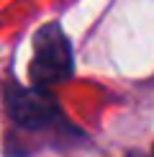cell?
I'll list each match as a JSON object with an SVG mask.
<instances>
[{"instance_id":"cell-1","label":"cell","mask_w":154,"mask_h":157,"mask_svg":"<svg viewBox=\"0 0 154 157\" xmlns=\"http://www.w3.org/2000/svg\"><path fill=\"white\" fill-rule=\"evenodd\" d=\"M72 44L59 23H46L34 36V59H31V77L38 88H54L72 75Z\"/></svg>"},{"instance_id":"cell-2","label":"cell","mask_w":154,"mask_h":157,"mask_svg":"<svg viewBox=\"0 0 154 157\" xmlns=\"http://www.w3.org/2000/svg\"><path fill=\"white\" fill-rule=\"evenodd\" d=\"M5 106H8L10 119L18 126L38 132V129L57 126L62 121V111L57 101L51 98L46 88H21V85H8L5 90Z\"/></svg>"}]
</instances>
